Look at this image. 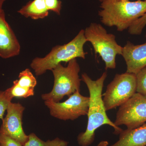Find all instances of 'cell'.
<instances>
[{
  "label": "cell",
  "mask_w": 146,
  "mask_h": 146,
  "mask_svg": "<svg viewBox=\"0 0 146 146\" xmlns=\"http://www.w3.org/2000/svg\"><path fill=\"white\" fill-rule=\"evenodd\" d=\"M18 13L26 18L36 20L47 17L49 15V10L44 0H33L23 7Z\"/></svg>",
  "instance_id": "cell-14"
},
{
  "label": "cell",
  "mask_w": 146,
  "mask_h": 146,
  "mask_svg": "<svg viewBox=\"0 0 146 146\" xmlns=\"http://www.w3.org/2000/svg\"><path fill=\"white\" fill-rule=\"evenodd\" d=\"M86 42L84 30H81L70 42L53 47L44 57L35 58L31 63V67L36 75L39 76L47 71H51L62 62L68 63L77 58L84 59L87 53L84 51V46Z\"/></svg>",
  "instance_id": "cell-3"
},
{
  "label": "cell",
  "mask_w": 146,
  "mask_h": 146,
  "mask_svg": "<svg viewBox=\"0 0 146 146\" xmlns=\"http://www.w3.org/2000/svg\"><path fill=\"white\" fill-rule=\"evenodd\" d=\"M107 73L105 72L96 80H93L86 73L82 75V81L87 86L89 92V104L87 116L88 123L85 131L80 133L77 141L80 146H89L95 140V132L102 126L108 125L115 129V132L119 134L122 129L116 125L110 119L106 114L103 98V88Z\"/></svg>",
  "instance_id": "cell-1"
},
{
  "label": "cell",
  "mask_w": 146,
  "mask_h": 146,
  "mask_svg": "<svg viewBox=\"0 0 146 146\" xmlns=\"http://www.w3.org/2000/svg\"><path fill=\"white\" fill-rule=\"evenodd\" d=\"M28 141L24 146H68L67 141L56 138L52 140L44 141L37 137L34 133H30Z\"/></svg>",
  "instance_id": "cell-15"
},
{
  "label": "cell",
  "mask_w": 146,
  "mask_h": 146,
  "mask_svg": "<svg viewBox=\"0 0 146 146\" xmlns=\"http://www.w3.org/2000/svg\"><path fill=\"white\" fill-rule=\"evenodd\" d=\"M87 42L93 46L95 54H98L105 64L106 69H114L116 67V58L122 55L123 47L116 41L114 35L108 33L100 24L91 23L84 30Z\"/></svg>",
  "instance_id": "cell-5"
},
{
  "label": "cell",
  "mask_w": 146,
  "mask_h": 146,
  "mask_svg": "<svg viewBox=\"0 0 146 146\" xmlns=\"http://www.w3.org/2000/svg\"><path fill=\"white\" fill-rule=\"evenodd\" d=\"M136 93L146 96V66L136 74Z\"/></svg>",
  "instance_id": "cell-16"
},
{
  "label": "cell",
  "mask_w": 146,
  "mask_h": 146,
  "mask_svg": "<svg viewBox=\"0 0 146 146\" xmlns=\"http://www.w3.org/2000/svg\"><path fill=\"white\" fill-rule=\"evenodd\" d=\"M7 0H0V10L3 9V5L4 3Z\"/></svg>",
  "instance_id": "cell-22"
},
{
  "label": "cell",
  "mask_w": 146,
  "mask_h": 146,
  "mask_svg": "<svg viewBox=\"0 0 146 146\" xmlns=\"http://www.w3.org/2000/svg\"><path fill=\"white\" fill-rule=\"evenodd\" d=\"M146 122V96L136 93L120 106L114 123L125 125L128 129L143 125Z\"/></svg>",
  "instance_id": "cell-8"
},
{
  "label": "cell",
  "mask_w": 146,
  "mask_h": 146,
  "mask_svg": "<svg viewBox=\"0 0 146 146\" xmlns=\"http://www.w3.org/2000/svg\"><path fill=\"white\" fill-rule=\"evenodd\" d=\"M122 56L127 66V72L136 74L146 66V42L135 45L128 41L123 47Z\"/></svg>",
  "instance_id": "cell-12"
},
{
  "label": "cell",
  "mask_w": 146,
  "mask_h": 146,
  "mask_svg": "<svg viewBox=\"0 0 146 146\" xmlns=\"http://www.w3.org/2000/svg\"><path fill=\"white\" fill-rule=\"evenodd\" d=\"M119 140L111 146H146V123L135 128L122 130Z\"/></svg>",
  "instance_id": "cell-13"
},
{
  "label": "cell",
  "mask_w": 146,
  "mask_h": 146,
  "mask_svg": "<svg viewBox=\"0 0 146 146\" xmlns=\"http://www.w3.org/2000/svg\"><path fill=\"white\" fill-rule=\"evenodd\" d=\"M49 11H52L57 15H60L62 9V2L60 0H44Z\"/></svg>",
  "instance_id": "cell-18"
},
{
  "label": "cell",
  "mask_w": 146,
  "mask_h": 146,
  "mask_svg": "<svg viewBox=\"0 0 146 146\" xmlns=\"http://www.w3.org/2000/svg\"><path fill=\"white\" fill-rule=\"evenodd\" d=\"M20 51L19 41L6 21L4 11L0 10V57L10 58L19 55Z\"/></svg>",
  "instance_id": "cell-10"
},
{
  "label": "cell",
  "mask_w": 146,
  "mask_h": 146,
  "mask_svg": "<svg viewBox=\"0 0 146 146\" xmlns=\"http://www.w3.org/2000/svg\"><path fill=\"white\" fill-rule=\"evenodd\" d=\"M136 93V74L127 72L117 74L103 95L106 110L108 111L121 106Z\"/></svg>",
  "instance_id": "cell-6"
},
{
  "label": "cell",
  "mask_w": 146,
  "mask_h": 146,
  "mask_svg": "<svg viewBox=\"0 0 146 146\" xmlns=\"http://www.w3.org/2000/svg\"><path fill=\"white\" fill-rule=\"evenodd\" d=\"M108 143L107 141H102L100 142L97 146H108Z\"/></svg>",
  "instance_id": "cell-21"
},
{
  "label": "cell",
  "mask_w": 146,
  "mask_h": 146,
  "mask_svg": "<svg viewBox=\"0 0 146 146\" xmlns=\"http://www.w3.org/2000/svg\"><path fill=\"white\" fill-rule=\"evenodd\" d=\"M11 102L6 96L5 91H0V120L3 119L5 112Z\"/></svg>",
  "instance_id": "cell-19"
},
{
  "label": "cell",
  "mask_w": 146,
  "mask_h": 146,
  "mask_svg": "<svg viewBox=\"0 0 146 146\" xmlns=\"http://www.w3.org/2000/svg\"><path fill=\"white\" fill-rule=\"evenodd\" d=\"M36 84V79L30 70L26 69L20 73L18 79L14 80L13 85L5 91V93L11 101L14 98H26L34 96Z\"/></svg>",
  "instance_id": "cell-11"
},
{
  "label": "cell",
  "mask_w": 146,
  "mask_h": 146,
  "mask_svg": "<svg viewBox=\"0 0 146 146\" xmlns=\"http://www.w3.org/2000/svg\"><path fill=\"white\" fill-rule=\"evenodd\" d=\"M104 1H106V0H99V1L100 3ZM115 1H130V0H115Z\"/></svg>",
  "instance_id": "cell-23"
},
{
  "label": "cell",
  "mask_w": 146,
  "mask_h": 146,
  "mask_svg": "<svg viewBox=\"0 0 146 146\" xmlns=\"http://www.w3.org/2000/svg\"><path fill=\"white\" fill-rule=\"evenodd\" d=\"M0 145L1 146H23L18 141L13 138L0 133Z\"/></svg>",
  "instance_id": "cell-20"
},
{
  "label": "cell",
  "mask_w": 146,
  "mask_h": 146,
  "mask_svg": "<svg viewBox=\"0 0 146 146\" xmlns=\"http://www.w3.org/2000/svg\"><path fill=\"white\" fill-rule=\"evenodd\" d=\"M25 108L19 103L11 102L7 115L2 120L0 133L13 138L24 146L29 140L23 127V117Z\"/></svg>",
  "instance_id": "cell-9"
},
{
  "label": "cell",
  "mask_w": 146,
  "mask_h": 146,
  "mask_svg": "<svg viewBox=\"0 0 146 146\" xmlns=\"http://www.w3.org/2000/svg\"><path fill=\"white\" fill-rule=\"evenodd\" d=\"M98 15L102 23L122 32L146 13V0H106L101 3Z\"/></svg>",
  "instance_id": "cell-2"
},
{
  "label": "cell",
  "mask_w": 146,
  "mask_h": 146,
  "mask_svg": "<svg viewBox=\"0 0 146 146\" xmlns=\"http://www.w3.org/2000/svg\"><path fill=\"white\" fill-rule=\"evenodd\" d=\"M0 146H1V145H0Z\"/></svg>",
  "instance_id": "cell-24"
},
{
  "label": "cell",
  "mask_w": 146,
  "mask_h": 146,
  "mask_svg": "<svg viewBox=\"0 0 146 146\" xmlns=\"http://www.w3.org/2000/svg\"><path fill=\"white\" fill-rule=\"evenodd\" d=\"M146 26V13L136 20L129 28V33L131 35H140Z\"/></svg>",
  "instance_id": "cell-17"
},
{
  "label": "cell",
  "mask_w": 146,
  "mask_h": 146,
  "mask_svg": "<svg viewBox=\"0 0 146 146\" xmlns=\"http://www.w3.org/2000/svg\"><path fill=\"white\" fill-rule=\"evenodd\" d=\"M51 71L54 77L53 87L49 93L42 94L43 100L58 102L65 96L69 97L76 91H80V67L76 58L69 61L66 67L60 63Z\"/></svg>",
  "instance_id": "cell-4"
},
{
  "label": "cell",
  "mask_w": 146,
  "mask_h": 146,
  "mask_svg": "<svg viewBox=\"0 0 146 146\" xmlns=\"http://www.w3.org/2000/svg\"><path fill=\"white\" fill-rule=\"evenodd\" d=\"M44 104L54 117L63 121H73L80 116L87 115L89 97L82 96L78 90L63 102L45 101Z\"/></svg>",
  "instance_id": "cell-7"
}]
</instances>
